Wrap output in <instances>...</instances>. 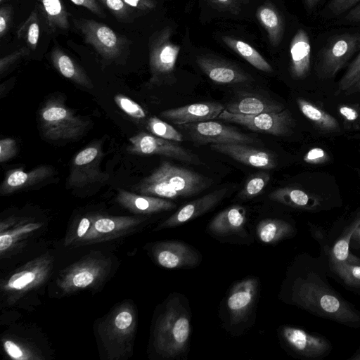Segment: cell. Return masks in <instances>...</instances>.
<instances>
[{"mask_svg":"<svg viewBox=\"0 0 360 360\" xmlns=\"http://www.w3.org/2000/svg\"><path fill=\"white\" fill-rule=\"evenodd\" d=\"M191 315L181 299L174 297L166 303L155 329V346L167 358H176L188 348Z\"/></svg>","mask_w":360,"mask_h":360,"instance_id":"7a4b0ae2","label":"cell"},{"mask_svg":"<svg viewBox=\"0 0 360 360\" xmlns=\"http://www.w3.org/2000/svg\"><path fill=\"white\" fill-rule=\"evenodd\" d=\"M360 79V53L350 64L345 74L339 81L335 95L345 93Z\"/></svg>","mask_w":360,"mask_h":360,"instance_id":"d590c367","label":"cell"},{"mask_svg":"<svg viewBox=\"0 0 360 360\" xmlns=\"http://www.w3.org/2000/svg\"><path fill=\"white\" fill-rule=\"evenodd\" d=\"M345 19L349 22H360V4L351 9Z\"/></svg>","mask_w":360,"mask_h":360,"instance_id":"db71d44e","label":"cell"},{"mask_svg":"<svg viewBox=\"0 0 360 360\" xmlns=\"http://www.w3.org/2000/svg\"><path fill=\"white\" fill-rule=\"evenodd\" d=\"M290 72L295 79L305 78L310 70L311 45L307 33L302 29L297 31L290 46Z\"/></svg>","mask_w":360,"mask_h":360,"instance_id":"7402d4cb","label":"cell"},{"mask_svg":"<svg viewBox=\"0 0 360 360\" xmlns=\"http://www.w3.org/2000/svg\"><path fill=\"white\" fill-rule=\"evenodd\" d=\"M358 92H360V80H359L352 88L346 91L344 94L345 95H349Z\"/></svg>","mask_w":360,"mask_h":360,"instance_id":"680465c9","label":"cell"},{"mask_svg":"<svg viewBox=\"0 0 360 360\" xmlns=\"http://www.w3.org/2000/svg\"><path fill=\"white\" fill-rule=\"evenodd\" d=\"M269 198L275 202L304 210H315L320 205L319 198L295 187L278 188L271 192Z\"/></svg>","mask_w":360,"mask_h":360,"instance_id":"d4e9b609","label":"cell"},{"mask_svg":"<svg viewBox=\"0 0 360 360\" xmlns=\"http://www.w3.org/2000/svg\"><path fill=\"white\" fill-rule=\"evenodd\" d=\"M74 25L84 42L105 61L118 63L127 56L130 40L108 25L85 18L75 19Z\"/></svg>","mask_w":360,"mask_h":360,"instance_id":"277c9868","label":"cell"},{"mask_svg":"<svg viewBox=\"0 0 360 360\" xmlns=\"http://www.w3.org/2000/svg\"><path fill=\"white\" fill-rule=\"evenodd\" d=\"M218 119L243 126L250 130L276 136H286L292 133L295 122L288 109L277 112L244 115L228 112L225 109Z\"/></svg>","mask_w":360,"mask_h":360,"instance_id":"8992f818","label":"cell"},{"mask_svg":"<svg viewBox=\"0 0 360 360\" xmlns=\"http://www.w3.org/2000/svg\"><path fill=\"white\" fill-rule=\"evenodd\" d=\"M148 176L168 184L181 198L195 195L212 184L210 179L168 161L162 162Z\"/></svg>","mask_w":360,"mask_h":360,"instance_id":"ba28073f","label":"cell"},{"mask_svg":"<svg viewBox=\"0 0 360 360\" xmlns=\"http://www.w3.org/2000/svg\"><path fill=\"white\" fill-rule=\"evenodd\" d=\"M30 49L23 46L4 57L0 60V73L2 75L6 72L15 63L30 54Z\"/></svg>","mask_w":360,"mask_h":360,"instance_id":"ab89813d","label":"cell"},{"mask_svg":"<svg viewBox=\"0 0 360 360\" xmlns=\"http://www.w3.org/2000/svg\"><path fill=\"white\" fill-rule=\"evenodd\" d=\"M117 200L124 207L141 214H154L169 211L176 207L171 200L156 196L139 195L124 190H120Z\"/></svg>","mask_w":360,"mask_h":360,"instance_id":"d6986e66","label":"cell"},{"mask_svg":"<svg viewBox=\"0 0 360 360\" xmlns=\"http://www.w3.org/2000/svg\"><path fill=\"white\" fill-rule=\"evenodd\" d=\"M71 1L79 6L88 9L90 12L99 17H105V13L96 0H71Z\"/></svg>","mask_w":360,"mask_h":360,"instance_id":"681fc988","label":"cell"},{"mask_svg":"<svg viewBox=\"0 0 360 360\" xmlns=\"http://www.w3.org/2000/svg\"><path fill=\"white\" fill-rule=\"evenodd\" d=\"M359 226H360V212H359L349 224L345 226L342 233L333 244L330 251V262H345L354 264L360 263V259L349 252L352 236Z\"/></svg>","mask_w":360,"mask_h":360,"instance_id":"f1b7e54d","label":"cell"},{"mask_svg":"<svg viewBox=\"0 0 360 360\" xmlns=\"http://www.w3.org/2000/svg\"><path fill=\"white\" fill-rule=\"evenodd\" d=\"M13 238L9 234H1L0 236V251L7 250L12 244Z\"/></svg>","mask_w":360,"mask_h":360,"instance_id":"11a10c76","label":"cell"},{"mask_svg":"<svg viewBox=\"0 0 360 360\" xmlns=\"http://www.w3.org/2000/svg\"><path fill=\"white\" fill-rule=\"evenodd\" d=\"M96 274L89 268H83L76 271L70 278L71 283L77 288H84L92 283Z\"/></svg>","mask_w":360,"mask_h":360,"instance_id":"b9f144b4","label":"cell"},{"mask_svg":"<svg viewBox=\"0 0 360 360\" xmlns=\"http://www.w3.org/2000/svg\"><path fill=\"white\" fill-rule=\"evenodd\" d=\"M125 221V219L100 218L94 222V228L98 233H107L112 231Z\"/></svg>","mask_w":360,"mask_h":360,"instance_id":"bcb514c9","label":"cell"},{"mask_svg":"<svg viewBox=\"0 0 360 360\" xmlns=\"http://www.w3.org/2000/svg\"><path fill=\"white\" fill-rule=\"evenodd\" d=\"M218 8L238 14L243 6L249 3V0H208Z\"/></svg>","mask_w":360,"mask_h":360,"instance_id":"7bdbcfd3","label":"cell"},{"mask_svg":"<svg viewBox=\"0 0 360 360\" xmlns=\"http://www.w3.org/2000/svg\"><path fill=\"white\" fill-rule=\"evenodd\" d=\"M4 1H6V0H0V2L2 3Z\"/></svg>","mask_w":360,"mask_h":360,"instance_id":"6125c7cd","label":"cell"},{"mask_svg":"<svg viewBox=\"0 0 360 360\" xmlns=\"http://www.w3.org/2000/svg\"><path fill=\"white\" fill-rule=\"evenodd\" d=\"M188 139L197 145L244 143L255 144L257 139L215 121L178 125Z\"/></svg>","mask_w":360,"mask_h":360,"instance_id":"52a82bcc","label":"cell"},{"mask_svg":"<svg viewBox=\"0 0 360 360\" xmlns=\"http://www.w3.org/2000/svg\"><path fill=\"white\" fill-rule=\"evenodd\" d=\"M173 30L165 27L153 33L149 39L150 83L154 85L172 84L176 82V63L180 46L174 43Z\"/></svg>","mask_w":360,"mask_h":360,"instance_id":"5b68a950","label":"cell"},{"mask_svg":"<svg viewBox=\"0 0 360 360\" xmlns=\"http://www.w3.org/2000/svg\"><path fill=\"white\" fill-rule=\"evenodd\" d=\"M258 294L259 281L256 278H247L234 284L226 299L231 324H238L248 319L256 304Z\"/></svg>","mask_w":360,"mask_h":360,"instance_id":"4fadbf2b","label":"cell"},{"mask_svg":"<svg viewBox=\"0 0 360 360\" xmlns=\"http://www.w3.org/2000/svg\"><path fill=\"white\" fill-rule=\"evenodd\" d=\"M359 0H331L328 4L330 12L335 15L341 14L351 8Z\"/></svg>","mask_w":360,"mask_h":360,"instance_id":"c3c4849f","label":"cell"},{"mask_svg":"<svg viewBox=\"0 0 360 360\" xmlns=\"http://www.w3.org/2000/svg\"><path fill=\"white\" fill-rule=\"evenodd\" d=\"M147 129L153 135L176 142L184 140L181 133L167 122L157 117H151L147 121Z\"/></svg>","mask_w":360,"mask_h":360,"instance_id":"e575fe53","label":"cell"},{"mask_svg":"<svg viewBox=\"0 0 360 360\" xmlns=\"http://www.w3.org/2000/svg\"><path fill=\"white\" fill-rule=\"evenodd\" d=\"M90 122L89 120L76 115L58 98L48 100L39 112L41 132L48 140H77L89 128Z\"/></svg>","mask_w":360,"mask_h":360,"instance_id":"3957f363","label":"cell"},{"mask_svg":"<svg viewBox=\"0 0 360 360\" xmlns=\"http://www.w3.org/2000/svg\"><path fill=\"white\" fill-rule=\"evenodd\" d=\"M222 41L228 47L257 70L267 73L273 72L274 70L271 65L250 44L229 36L222 37Z\"/></svg>","mask_w":360,"mask_h":360,"instance_id":"4dcf8cb0","label":"cell"},{"mask_svg":"<svg viewBox=\"0 0 360 360\" xmlns=\"http://www.w3.org/2000/svg\"><path fill=\"white\" fill-rule=\"evenodd\" d=\"M126 4L140 11H149L156 6L155 0H122Z\"/></svg>","mask_w":360,"mask_h":360,"instance_id":"f907efd6","label":"cell"},{"mask_svg":"<svg viewBox=\"0 0 360 360\" xmlns=\"http://www.w3.org/2000/svg\"><path fill=\"white\" fill-rule=\"evenodd\" d=\"M38 2L49 33L69 29V15L61 0H38Z\"/></svg>","mask_w":360,"mask_h":360,"instance_id":"4316f807","label":"cell"},{"mask_svg":"<svg viewBox=\"0 0 360 360\" xmlns=\"http://www.w3.org/2000/svg\"><path fill=\"white\" fill-rule=\"evenodd\" d=\"M53 67L63 77L88 89L94 85L86 72L69 55L59 47H54L51 52Z\"/></svg>","mask_w":360,"mask_h":360,"instance_id":"cb8c5ba5","label":"cell"},{"mask_svg":"<svg viewBox=\"0 0 360 360\" xmlns=\"http://www.w3.org/2000/svg\"><path fill=\"white\" fill-rule=\"evenodd\" d=\"M133 321V316L128 311L120 312L115 319V326L120 330H124L131 326Z\"/></svg>","mask_w":360,"mask_h":360,"instance_id":"816d5d0a","label":"cell"},{"mask_svg":"<svg viewBox=\"0 0 360 360\" xmlns=\"http://www.w3.org/2000/svg\"><path fill=\"white\" fill-rule=\"evenodd\" d=\"M270 175L266 172H260L251 175L245 183L238 197L244 200H250L259 195L267 186Z\"/></svg>","mask_w":360,"mask_h":360,"instance_id":"d6a6232c","label":"cell"},{"mask_svg":"<svg viewBox=\"0 0 360 360\" xmlns=\"http://www.w3.org/2000/svg\"><path fill=\"white\" fill-rule=\"evenodd\" d=\"M13 19V8L11 5H3L0 8V38L8 33Z\"/></svg>","mask_w":360,"mask_h":360,"instance_id":"ee69618b","label":"cell"},{"mask_svg":"<svg viewBox=\"0 0 360 360\" xmlns=\"http://www.w3.org/2000/svg\"><path fill=\"white\" fill-rule=\"evenodd\" d=\"M338 112L345 126L357 128L360 124V107L358 105L342 104L338 106Z\"/></svg>","mask_w":360,"mask_h":360,"instance_id":"f35d334b","label":"cell"},{"mask_svg":"<svg viewBox=\"0 0 360 360\" xmlns=\"http://www.w3.org/2000/svg\"><path fill=\"white\" fill-rule=\"evenodd\" d=\"M17 143L11 138L3 139L0 141V161L4 162L13 158L17 153Z\"/></svg>","mask_w":360,"mask_h":360,"instance_id":"f6af8a7d","label":"cell"},{"mask_svg":"<svg viewBox=\"0 0 360 360\" xmlns=\"http://www.w3.org/2000/svg\"><path fill=\"white\" fill-rule=\"evenodd\" d=\"M90 226V221L87 218H83L78 226L77 229V236L79 237H82L86 233L87 230Z\"/></svg>","mask_w":360,"mask_h":360,"instance_id":"9f6ffc18","label":"cell"},{"mask_svg":"<svg viewBox=\"0 0 360 360\" xmlns=\"http://www.w3.org/2000/svg\"><path fill=\"white\" fill-rule=\"evenodd\" d=\"M303 160L309 164L319 165L328 161L329 155L323 148H313L304 155Z\"/></svg>","mask_w":360,"mask_h":360,"instance_id":"7dc6e473","label":"cell"},{"mask_svg":"<svg viewBox=\"0 0 360 360\" xmlns=\"http://www.w3.org/2000/svg\"><path fill=\"white\" fill-rule=\"evenodd\" d=\"M127 150L139 155H162L186 163L200 164V160L176 141L167 140L151 133L139 132L129 139Z\"/></svg>","mask_w":360,"mask_h":360,"instance_id":"9c48e42d","label":"cell"},{"mask_svg":"<svg viewBox=\"0 0 360 360\" xmlns=\"http://www.w3.org/2000/svg\"><path fill=\"white\" fill-rule=\"evenodd\" d=\"M4 345L7 354L11 358L15 359H23V352L14 342L7 340L4 342Z\"/></svg>","mask_w":360,"mask_h":360,"instance_id":"f5cc1de1","label":"cell"},{"mask_svg":"<svg viewBox=\"0 0 360 360\" xmlns=\"http://www.w3.org/2000/svg\"><path fill=\"white\" fill-rule=\"evenodd\" d=\"M227 191V188H221L185 204L156 229L178 226L207 213L224 198Z\"/></svg>","mask_w":360,"mask_h":360,"instance_id":"9a60e30c","label":"cell"},{"mask_svg":"<svg viewBox=\"0 0 360 360\" xmlns=\"http://www.w3.org/2000/svg\"><path fill=\"white\" fill-rule=\"evenodd\" d=\"M102 156L100 143H94L79 151L72 161L69 184L82 187L107 179L108 175L100 169Z\"/></svg>","mask_w":360,"mask_h":360,"instance_id":"7c38bea8","label":"cell"},{"mask_svg":"<svg viewBox=\"0 0 360 360\" xmlns=\"http://www.w3.org/2000/svg\"><path fill=\"white\" fill-rule=\"evenodd\" d=\"M350 360H360V350L358 351L355 355L349 358Z\"/></svg>","mask_w":360,"mask_h":360,"instance_id":"94428289","label":"cell"},{"mask_svg":"<svg viewBox=\"0 0 360 360\" xmlns=\"http://www.w3.org/2000/svg\"><path fill=\"white\" fill-rule=\"evenodd\" d=\"M16 34L18 39L25 41L30 49H36L40 37V22L36 9L19 26Z\"/></svg>","mask_w":360,"mask_h":360,"instance_id":"1f68e13d","label":"cell"},{"mask_svg":"<svg viewBox=\"0 0 360 360\" xmlns=\"http://www.w3.org/2000/svg\"><path fill=\"white\" fill-rule=\"evenodd\" d=\"M210 148L226 155L244 165L263 169H274L277 165L276 156L270 151L244 143L211 144Z\"/></svg>","mask_w":360,"mask_h":360,"instance_id":"2e32d148","label":"cell"},{"mask_svg":"<svg viewBox=\"0 0 360 360\" xmlns=\"http://www.w3.org/2000/svg\"><path fill=\"white\" fill-rule=\"evenodd\" d=\"M121 22H129L134 17V8L122 0H100Z\"/></svg>","mask_w":360,"mask_h":360,"instance_id":"74e56055","label":"cell"},{"mask_svg":"<svg viewBox=\"0 0 360 360\" xmlns=\"http://www.w3.org/2000/svg\"><path fill=\"white\" fill-rule=\"evenodd\" d=\"M197 64L217 84H239L251 79V77L240 68L223 60L205 56L198 57Z\"/></svg>","mask_w":360,"mask_h":360,"instance_id":"ac0fdd59","label":"cell"},{"mask_svg":"<svg viewBox=\"0 0 360 360\" xmlns=\"http://www.w3.org/2000/svg\"><path fill=\"white\" fill-rule=\"evenodd\" d=\"M300 112L319 130L326 133H338L340 127L337 120L324 110L303 98H297Z\"/></svg>","mask_w":360,"mask_h":360,"instance_id":"83f0119b","label":"cell"},{"mask_svg":"<svg viewBox=\"0 0 360 360\" xmlns=\"http://www.w3.org/2000/svg\"><path fill=\"white\" fill-rule=\"evenodd\" d=\"M280 335L290 350L305 359H322L332 349L331 343L325 337L310 333L297 327L283 326Z\"/></svg>","mask_w":360,"mask_h":360,"instance_id":"8fae6325","label":"cell"},{"mask_svg":"<svg viewBox=\"0 0 360 360\" xmlns=\"http://www.w3.org/2000/svg\"><path fill=\"white\" fill-rule=\"evenodd\" d=\"M117 105L127 115L135 120H143L146 113L144 109L136 102L122 94H117L114 97Z\"/></svg>","mask_w":360,"mask_h":360,"instance_id":"8d00e7d4","label":"cell"},{"mask_svg":"<svg viewBox=\"0 0 360 360\" xmlns=\"http://www.w3.org/2000/svg\"><path fill=\"white\" fill-rule=\"evenodd\" d=\"M36 278L33 271H22L14 274L8 281V286L12 289L20 290L32 283Z\"/></svg>","mask_w":360,"mask_h":360,"instance_id":"60d3db41","label":"cell"},{"mask_svg":"<svg viewBox=\"0 0 360 360\" xmlns=\"http://www.w3.org/2000/svg\"><path fill=\"white\" fill-rule=\"evenodd\" d=\"M285 109L281 103L265 96L244 94L229 102L225 110L229 112L253 115L266 112H277Z\"/></svg>","mask_w":360,"mask_h":360,"instance_id":"ffe728a7","label":"cell"},{"mask_svg":"<svg viewBox=\"0 0 360 360\" xmlns=\"http://www.w3.org/2000/svg\"><path fill=\"white\" fill-rule=\"evenodd\" d=\"M308 8L311 9L315 7L321 0H304Z\"/></svg>","mask_w":360,"mask_h":360,"instance_id":"91938a15","label":"cell"},{"mask_svg":"<svg viewBox=\"0 0 360 360\" xmlns=\"http://www.w3.org/2000/svg\"><path fill=\"white\" fill-rule=\"evenodd\" d=\"M225 106L217 102H200L165 110L160 117L178 125L205 122L218 118Z\"/></svg>","mask_w":360,"mask_h":360,"instance_id":"e0dca14e","label":"cell"},{"mask_svg":"<svg viewBox=\"0 0 360 360\" xmlns=\"http://www.w3.org/2000/svg\"><path fill=\"white\" fill-rule=\"evenodd\" d=\"M256 16L266 30L271 45L278 46L284 32V22L279 11L271 3L266 1L259 7Z\"/></svg>","mask_w":360,"mask_h":360,"instance_id":"484cf974","label":"cell"},{"mask_svg":"<svg viewBox=\"0 0 360 360\" xmlns=\"http://www.w3.org/2000/svg\"><path fill=\"white\" fill-rule=\"evenodd\" d=\"M290 281L289 300L292 304L347 326H360V313L316 271L304 270Z\"/></svg>","mask_w":360,"mask_h":360,"instance_id":"6da1fadb","label":"cell"},{"mask_svg":"<svg viewBox=\"0 0 360 360\" xmlns=\"http://www.w3.org/2000/svg\"><path fill=\"white\" fill-rule=\"evenodd\" d=\"M53 172L52 167L49 165H41L29 172L22 168L11 170L1 185V193L8 194L34 186L51 176Z\"/></svg>","mask_w":360,"mask_h":360,"instance_id":"603a6c76","label":"cell"},{"mask_svg":"<svg viewBox=\"0 0 360 360\" xmlns=\"http://www.w3.org/2000/svg\"><path fill=\"white\" fill-rule=\"evenodd\" d=\"M352 242L356 244V245L360 246V226H359L353 235L352 236L350 243Z\"/></svg>","mask_w":360,"mask_h":360,"instance_id":"6f0895ef","label":"cell"},{"mask_svg":"<svg viewBox=\"0 0 360 360\" xmlns=\"http://www.w3.org/2000/svg\"><path fill=\"white\" fill-rule=\"evenodd\" d=\"M295 233V229L288 222L278 219H264L257 226V234L260 241L274 244L283 240Z\"/></svg>","mask_w":360,"mask_h":360,"instance_id":"f546056e","label":"cell"},{"mask_svg":"<svg viewBox=\"0 0 360 360\" xmlns=\"http://www.w3.org/2000/svg\"><path fill=\"white\" fill-rule=\"evenodd\" d=\"M360 46V34H342L330 40L318 65L321 78L334 77Z\"/></svg>","mask_w":360,"mask_h":360,"instance_id":"30bf717a","label":"cell"},{"mask_svg":"<svg viewBox=\"0 0 360 360\" xmlns=\"http://www.w3.org/2000/svg\"><path fill=\"white\" fill-rule=\"evenodd\" d=\"M154 254L161 266L171 269L194 267L200 264L202 258L195 248L175 240L158 243Z\"/></svg>","mask_w":360,"mask_h":360,"instance_id":"5bb4252c","label":"cell"},{"mask_svg":"<svg viewBox=\"0 0 360 360\" xmlns=\"http://www.w3.org/2000/svg\"><path fill=\"white\" fill-rule=\"evenodd\" d=\"M247 221L246 210L240 205H231L218 213L209 223V231L218 236L239 233Z\"/></svg>","mask_w":360,"mask_h":360,"instance_id":"44dd1931","label":"cell"},{"mask_svg":"<svg viewBox=\"0 0 360 360\" xmlns=\"http://www.w3.org/2000/svg\"><path fill=\"white\" fill-rule=\"evenodd\" d=\"M332 270L345 284L360 288V264L349 262H330Z\"/></svg>","mask_w":360,"mask_h":360,"instance_id":"836d02e7","label":"cell"}]
</instances>
